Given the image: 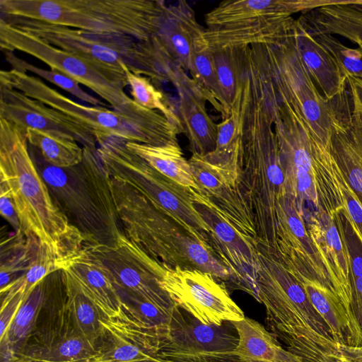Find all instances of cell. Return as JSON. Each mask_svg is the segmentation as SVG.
Returning a JSON list of instances; mask_svg holds the SVG:
<instances>
[{
    "label": "cell",
    "instance_id": "obj_1",
    "mask_svg": "<svg viewBox=\"0 0 362 362\" xmlns=\"http://www.w3.org/2000/svg\"><path fill=\"white\" fill-rule=\"evenodd\" d=\"M261 78L287 193L303 212L308 203L315 211L334 217L346 209V204L344 177L329 145L315 134L296 106L276 87L267 66L261 69Z\"/></svg>",
    "mask_w": 362,
    "mask_h": 362
},
{
    "label": "cell",
    "instance_id": "obj_2",
    "mask_svg": "<svg viewBox=\"0 0 362 362\" xmlns=\"http://www.w3.org/2000/svg\"><path fill=\"white\" fill-rule=\"evenodd\" d=\"M243 176L255 216L257 243L277 251L280 203L287 190L276 135L262 84L252 69L240 81Z\"/></svg>",
    "mask_w": 362,
    "mask_h": 362
},
{
    "label": "cell",
    "instance_id": "obj_3",
    "mask_svg": "<svg viewBox=\"0 0 362 362\" xmlns=\"http://www.w3.org/2000/svg\"><path fill=\"white\" fill-rule=\"evenodd\" d=\"M0 179L8 189L22 233L54 248L66 260L86 240L57 205L30 154L25 129L0 117Z\"/></svg>",
    "mask_w": 362,
    "mask_h": 362
},
{
    "label": "cell",
    "instance_id": "obj_4",
    "mask_svg": "<svg viewBox=\"0 0 362 362\" xmlns=\"http://www.w3.org/2000/svg\"><path fill=\"white\" fill-rule=\"evenodd\" d=\"M30 154L51 195L88 245H114L123 233L115 204L112 178L96 149L83 148L82 161L58 168L47 163L35 147Z\"/></svg>",
    "mask_w": 362,
    "mask_h": 362
},
{
    "label": "cell",
    "instance_id": "obj_5",
    "mask_svg": "<svg viewBox=\"0 0 362 362\" xmlns=\"http://www.w3.org/2000/svg\"><path fill=\"white\" fill-rule=\"evenodd\" d=\"M112 178L117 215L126 237L166 269H197L222 282L230 275L210 245L127 183Z\"/></svg>",
    "mask_w": 362,
    "mask_h": 362
},
{
    "label": "cell",
    "instance_id": "obj_6",
    "mask_svg": "<svg viewBox=\"0 0 362 362\" xmlns=\"http://www.w3.org/2000/svg\"><path fill=\"white\" fill-rule=\"evenodd\" d=\"M1 19L119 75H125L127 66L132 72L153 82L171 83L179 68L155 37L141 41L128 35L89 32L32 19L3 16Z\"/></svg>",
    "mask_w": 362,
    "mask_h": 362
},
{
    "label": "cell",
    "instance_id": "obj_7",
    "mask_svg": "<svg viewBox=\"0 0 362 362\" xmlns=\"http://www.w3.org/2000/svg\"><path fill=\"white\" fill-rule=\"evenodd\" d=\"M168 6L158 0H1V16L25 18L146 41Z\"/></svg>",
    "mask_w": 362,
    "mask_h": 362
},
{
    "label": "cell",
    "instance_id": "obj_8",
    "mask_svg": "<svg viewBox=\"0 0 362 362\" xmlns=\"http://www.w3.org/2000/svg\"><path fill=\"white\" fill-rule=\"evenodd\" d=\"M258 302L265 307L267 329L293 354L303 346L339 353V344L314 309L300 283L284 264L257 243Z\"/></svg>",
    "mask_w": 362,
    "mask_h": 362
},
{
    "label": "cell",
    "instance_id": "obj_9",
    "mask_svg": "<svg viewBox=\"0 0 362 362\" xmlns=\"http://www.w3.org/2000/svg\"><path fill=\"white\" fill-rule=\"evenodd\" d=\"M0 85L18 90L88 128L97 144L116 138L125 141L163 146L177 144L182 131L163 114L143 107L122 112L101 106H87L72 100L45 84L40 78L11 69L0 72Z\"/></svg>",
    "mask_w": 362,
    "mask_h": 362
},
{
    "label": "cell",
    "instance_id": "obj_10",
    "mask_svg": "<svg viewBox=\"0 0 362 362\" xmlns=\"http://www.w3.org/2000/svg\"><path fill=\"white\" fill-rule=\"evenodd\" d=\"M330 0H227L206 14L204 37L211 48L272 44L291 31L298 12L331 5Z\"/></svg>",
    "mask_w": 362,
    "mask_h": 362
},
{
    "label": "cell",
    "instance_id": "obj_11",
    "mask_svg": "<svg viewBox=\"0 0 362 362\" xmlns=\"http://www.w3.org/2000/svg\"><path fill=\"white\" fill-rule=\"evenodd\" d=\"M97 153L111 177L130 185L153 204L208 243L209 227L196 209L189 191L164 176L129 150L125 141L111 138Z\"/></svg>",
    "mask_w": 362,
    "mask_h": 362
},
{
    "label": "cell",
    "instance_id": "obj_12",
    "mask_svg": "<svg viewBox=\"0 0 362 362\" xmlns=\"http://www.w3.org/2000/svg\"><path fill=\"white\" fill-rule=\"evenodd\" d=\"M0 46L3 52L21 51L82 84L122 112H136L143 107L125 93L126 75L103 69L86 59L43 41L37 36L0 18Z\"/></svg>",
    "mask_w": 362,
    "mask_h": 362
},
{
    "label": "cell",
    "instance_id": "obj_13",
    "mask_svg": "<svg viewBox=\"0 0 362 362\" xmlns=\"http://www.w3.org/2000/svg\"><path fill=\"white\" fill-rule=\"evenodd\" d=\"M262 45L276 87L296 106L315 134L329 145L339 115L317 89L296 50L292 30L276 42Z\"/></svg>",
    "mask_w": 362,
    "mask_h": 362
},
{
    "label": "cell",
    "instance_id": "obj_14",
    "mask_svg": "<svg viewBox=\"0 0 362 362\" xmlns=\"http://www.w3.org/2000/svg\"><path fill=\"white\" fill-rule=\"evenodd\" d=\"M83 250L103 266L119 294L137 297L172 314L175 305L160 284L168 269L124 233L114 245H88Z\"/></svg>",
    "mask_w": 362,
    "mask_h": 362
},
{
    "label": "cell",
    "instance_id": "obj_15",
    "mask_svg": "<svg viewBox=\"0 0 362 362\" xmlns=\"http://www.w3.org/2000/svg\"><path fill=\"white\" fill-rule=\"evenodd\" d=\"M198 194L245 239L257 244L255 216L243 181L240 147L231 158L213 163L192 153L189 160Z\"/></svg>",
    "mask_w": 362,
    "mask_h": 362
},
{
    "label": "cell",
    "instance_id": "obj_16",
    "mask_svg": "<svg viewBox=\"0 0 362 362\" xmlns=\"http://www.w3.org/2000/svg\"><path fill=\"white\" fill-rule=\"evenodd\" d=\"M239 337L232 322L205 325L175 305L159 354L171 362H239Z\"/></svg>",
    "mask_w": 362,
    "mask_h": 362
},
{
    "label": "cell",
    "instance_id": "obj_17",
    "mask_svg": "<svg viewBox=\"0 0 362 362\" xmlns=\"http://www.w3.org/2000/svg\"><path fill=\"white\" fill-rule=\"evenodd\" d=\"M101 320L103 331L93 353L59 362H171L159 354L163 331L123 300L118 313Z\"/></svg>",
    "mask_w": 362,
    "mask_h": 362
},
{
    "label": "cell",
    "instance_id": "obj_18",
    "mask_svg": "<svg viewBox=\"0 0 362 362\" xmlns=\"http://www.w3.org/2000/svg\"><path fill=\"white\" fill-rule=\"evenodd\" d=\"M175 305L205 325H221L245 316L222 282L197 269H168L161 282Z\"/></svg>",
    "mask_w": 362,
    "mask_h": 362
},
{
    "label": "cell",
    "instance_id": "obj_19",
    "mask_svg": "<svg viewBox=\"0 0 362 362\" xmlns=\"http://www.w3.org/2000/svg\"><path fill=\"white\" fill-rule=\"evenodd\" d=\"M189 193L196 209L209 227L208 243L230 272V283L258 301L257 244L245 239L195 190Z\"/></svg>",
    "mask_w": 362,
    "mask_h": 362
},
{
    "label": "cell",
    "instance_id": "obj_20",
    "mask_svg": "<svg viewBox=\"0 0 362 362\" xmlns=\"http://www.w3.org/2000/svg\"><path fill=\"white\" fill-rule=\"evenodd\" d=\"M280 208L278 247L276 254L273 255L299 282L305 279L317 281L337 296L322 257L308 233L304 212L296 199L286 194L280 203Z\"/></svg>",
    "mask_w": 362,
    "mask_h": 362
},
{
    "label": "cell",
    "instance_id": "obj_21",
    "mask_svg": "<svg viewBox=\"0 0 362 362\" xmlns=\"http://www.w3.org/2000/svg\"><path fill=\"white\" fill-rule=\"evenodd\" d=\"M0 117L20 127L61 134L82 147L96 149V139L83 124L23 93L0 85Z\"/></svg>",
    "mask_w": 362,
    "mask_h": 362
},
{
    "label": "cell",
    "instance_id": "obj_22",
    "mask_svg": "<svg viewBox=\"0 0 362 362\" xmlns=\"http://www.w3.org/2000/svg\"><path fill=\"white\" fill-rule=\"evenodd\" d=\"M341 211L334 217L325 212L314 211L306 226L322 257L337 296L350 317L358 322L353 312L351 259Z\"/></svg>",
    "mask_w": 362,
    "mask_h": 362
},
{
    "label": "cell",
    "instance_id": "obj_23",
    "mask_svg": "<svg viewBox=\"0 0 362 362\" xmlns=\"http://www.w3.org/2000/svg\"><path fill=\"white\" fill-rule=\"evenodd\" d=\"M292 36L298 55L311 78L320 88L324 97L334 107L344 110L346 96L349 90L346 76L333 55L296 19Z\"/></svg>",
    "mask_w": 362,
    "mask_h": 362
},
{
    "label": "cell",
    "instance_id": "obj_24",
    "mask_svg": "<svg viewBox=\"0 0 362 362\" xmlns=\"http://www.w3.org/2000/svg\"><path fill=\"white\" fill-rule=\"evenodd\" d=\"M177 93L175 104L177 115L192 153L205 156L214 151L217 124L209 115L206 103L209 98L204 91L185 74L174 86Z\"/></svg>",
    "mask_w": 362,
    "mask_h": 362
},
{
    "label": "cell",
    "instance_id": "obj_25",
    "mask_svg": "<svg viewBox=\"0 0 362 362\" xmlns=\"http://www.w3.org/2000/svg\"><path fill=\"white\" fill-rule=\"evenodd\" d=\"M194 11L185 1L168 6L155 37L185 71L196 40L204 33Z\"/></svg>",
    "mask_w": 362,
    "mask_h": 362
},
{
    "label": "cell",
    "instance_id": "obj_26",
    "mask_svg": "<svg viewBox=\"0 0 362 362\" xmlns=\"http://www.w3.org/2000/svg\"><path fill=\"white\" fill-rule=\"evenodd\" d=\"M105 317L115 315L122 300L100 262L84 250L69 259L63 268Z\"/></svg>",
    "mask_w": 362,
    "mask_h": 362
},
{
    "label": "cell",
    "instance_id": "obj_27",
    "mask_svg": "<svg viewBox=\"0 0 362 362\" xmlns=\"http://www.w3.org/2000/svg\"><path fill=\"white\" fill-rule=\"evenodd\" d=\"M329 147L343 176L362 206V127L351 119L338 118Z\"/></svg>",
    "mask_w": 362,
    "mask_h": 362
},
{
    "label": "cell",
    "instance_id": "obj_28",
    "mask_svg": "<svg viewBox=\"0 0 362 362\" xmlns=\"http://www.w3.org/2000/svg\"><path fill=\"white\" fill-rule=\"evenodd\" d=\"M232 323L239 337L233 351L239 362H300V357L285 349L259 322L245 316Z\"/></svg>",
    "mask_w": 362,
    "mask_h": 362
},
{
    "label": "cell",
    "instance_id": "obj_29",
    "mask_svg": "<svg viewBox=\"0 0 362 362\" xmlns=\"http://www.w3.org/2000/svg\"><path fill=\"white\" fill-rule=\"evenodd\" d=\"M126 146L158 172L189 191L197 190L192 169L177 144L153 146L125 141Z\"/></svg>",
    "mask_w": 362,
    "mask_h": 362
},
{
    "label": "cell",
    "instance_id": "obj_30",
    "mask_svg": "<svg viewBox=\"0 0 362 362\" xmlns=\"http://www.w3.org/2000/svg\"><path fill=\"white\" fill-rule=\"evenodd\" d=\"M47 297L46 278L30 292L12 321L6 337L0 341L1 362H9L16 351L34 330Z\"/></svg>",
    "mask_w": 362,
    "mask_h": 362
},
{
    "label": "cell",
    "instance_id": "obj_31",
    "mask_svg": "<svg viewBox=\"0 0 362 362\" xmlns=\"http://www.w3.org/2000/svg\"><path fill=\"white\" fill-rule=\"evenodd\" d=\"M66 306L74 322L86 340L95 348L103 333L104 316L82 291L72 276L62 270Z\"/></svg>",
    "mask_w": 362,
    "mask_h": 362
},
{
    "label": "cell",
    "instance_id": "obj_32",
    "mask_svg": "<svg viewBox=\"0 0 362 362\" xmlns=\"http://www.w3.org/2000/svg\"><path fill=\"white\" fill-rule=\"evenodd\" d=\"M189 71L194 81L204 91L209 103L223 118L230 115L223 99L216 74L213 53L204 33L194 43L189 66Z\"/></svg>",
    "mask_w": 362,
    "mask_h": 362
},
{
    "label": "cell",
    "instance_id": "obj_33",
    "mask_svg": "<svg viewBox=\"0 0 362 362\" xmlns=\"http://www.w3.org/2000/svg\"><path fill=\"white\" fill-rule=\"evenodd\" d=\"M29 145L38 150L43 159L58 168H69L79 164L83 157V148L70 137L61 134L25 129Z\"/></svg>",
    "mask_w": 362,
    "mask_h": 362
},
{
    "label": "cell",
    "instance_id": "obj_34",
    "mask_svg": "<svg viewBox=\"0 0 362 362\" xmlns=\"http://www.w3.org/2000/svg\"><path fill=\"white\" fill-rule=\"evenodd\" d=\"M66 261L51 246L40 242L25 274L0 291L1 301L10 299L18 293L29 295L40 281L63 269Z\"/></svg>",
    "mask_w": 362,
    "mask_h": 362
},
{
    "label": "cell",
    "instance_id": "obj_35",
    "mask_svg": "<svg viewBox=\"0 0 362 362\" xmlns=\"http://www.w3.org/2000/svg\"><path fill=\"white\" fill-rule=\"evenodd\" d=\"M39 243L33 237L26 238L23 233H16L1 242L0 291L25 274Z\"/></svg>",
    "mask_w": 362,
    "mask_h": 362
},
{
    "label": "cell",
    "instance_id": "obj_36",
    "mask_svg": "<svg viewBox=\"0 0 362 362\" xmlns=\"http://www.w3.org/2000/svg\"><path fill=\"white\" fill-rule=\"evenodd\" d=\"M243 47L211 48L218 84L230 113L238 90Z\"/></svg>",
    "mask_w": 362,
    "mask_h": 362
},
{
    "label": "cell",
    "instance_id": "obj_37",
    "mask_svg": "<svg viewBox=\"0 0 362 362\" xmlns=\"http://www.w3.org/2000/svg\"><path fill=\"white\" fill-rule=\"evenodd\" d=\"M124 70L128 85L131 87L132 100L142 107L160 112L183 133L175 103L157 89L148 78L132 72L127 66H124Z\"/></svg>",
    "mask_w": 362,
    "mask_h": 362
},
{
    "label": "cell",
    "instance_id": "obj_38",
    "mask_svg": "<svg viewBox=\"0 0 362 362\" xmlns=\"http://www.w3.org/2000/svg\"><path fill=\"white\" fill-rule=\"evenodd\" d=\"M240 99L241 90L238 87L234 103L228 117L217 124L216 144L214 151L204 156L213 163L228 161L240 145Z\"/></svg>",
    "mask_w": 362,
    "mask_h": 362
},
{
    "label": "cell",
    "instance_id": "obj_39",
    "mask_svg": "<svg viewBox=\"0 0 362 362\" xmlns=\"http://www.w3.org/2000/svg\"><path fill=\"white\" fill-rule=\"evenodd\" d=\"M6 60L11 66V69L24 72H31L38 75L49 83L56 85L61 89L69 92L79 100L90 103L94 106L105 105L98 98L84 91L79 86V83L69 76L52 69H40L26 61L16 57L13 52L5 51Z\"/></svg>",
    "mask_w": 362,
    "mask_h": 362
},
{
    "label": "cell",
    "instance_id": "obj_40",
    "mask_svg": "<svg viewBox=\"0 0 362 362\" xmlns=\"http://www.w3.org/2000/svg\"><path fill=\"white\" fill-rule=\"evenodd\" d=\"M313 37L333 55L346 76L362 79V47H348L332 35Z\"/></svg>",
    "mask_w": 362,
    "mask_h": 362
},
{
    "label": "cell",
    "instance_id": "obj_41",
    "mask_svg": "<svg viewBox=\"0 0 362 362\" xmlns=\"http://www.w3.org/2000/svg\"><path fill=\"white\" fill-rule=\"evenodd\" d=\"M293 354L300 357L303 362H352L341 351L339 353L327 352L310 345L303 346Z\"/></svg>",
    "mask_w": 362,
    "mask_h": 362
},
{
    "label": "cell",
    "instance_id": "obj_42",
    "mask_svg": "<svg viewBox=\"0 0 362 362\" xmlns=\"http://www.w3.org/2000/svg\"><path fill=\"white\" fill-rule=\"evenodd\" d=\"M0 212L16 233H22L20 220L8 187L0 182Z\"/></svg>",
    "mask_w": 362,
    "mask_h": 362
},
{
    "label": "cell",
    "instance_id": "obj_43",
    "mask_svg": "<svg viewBox=\"0 0 362 362\" xmlns=\"http://www.w3.org/2000/svg\"><path fill=\"white\" fill-rule=\"evenodd\" d=\"M346 79L352 104L351 118L362 127V79L351 76Z\"/></svg>",
    "mask_w": 362,
    "mask_h": 362
},
{
    "label": "cell",
    "instance_id": "obj_44",
    "mask_svg": "<svg viewBox=\"0 0 362 362\" xmlns=\"http://www.w3.org/2000/svg\"><path fill=\"white\" fill-rule=\"evenodd\" d=\"M339 349L352 362H362V344L356 346L339 344Z\"/></svg>",
    "mask_w": 362,
    "mask_h": 362
},
{
    "label": "cell",
    "instance_id": "obj_45",
    "mask_svg": "<svg viewBox=\"0 0 362 362\" xmlns=\"http://www.w3.org/2000/svg\"><path fill=\"white\" fill-rule=\"evenodd\" d=\"M357 45L359 47H362V35H360Z\"/></svg>",
    "mask_w": 362,
    "mask_h": 362
},
{
    "label": "cell",
    "instance_id": "obj_46",
    "mask_svg": "<svg viewBox=\"0 0 362 362\" xmlns=\"http://www.w3.org/2000/svg\"><path fill=\"white\" fill-rule=\"evenodd\" d=\"M359 5H360V6H362V0H361V3H360V4H359Z\"/></svg>",
    "mask_w": 362,
    "mask_h": 362
},
{
    "label": "cell",
    "instance_id": "obj_47",
    "mask_svg": "<svg viewBox=\"0 0 362 362\" xmlns=\"http://www.w3.org/2000/svg\"><path fill=\"white\" fill-rule=\"evenodd\" d=\"M300 362H303V361L301 360V361H300Z\"/></svg>",
    "mask_w": 362,
    "mask_h": 362
}]
</instances>
